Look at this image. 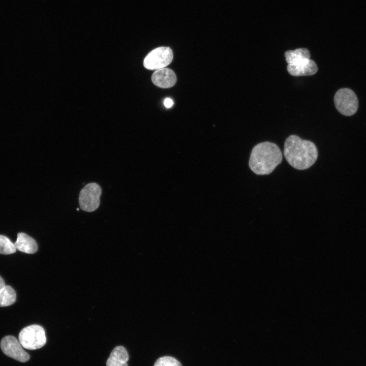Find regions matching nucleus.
<instances>
[{
  "instance_id": "nucleus-13",
  "label": "nucleus",
  "mask_w": 366,
  "mask_h": 366,
  "mask_svg": "<svg viewBox=\"0 0 366 366\" xmlns=\"http://www.w3.org/2000/svg\"><path fill=\"white\" fill-rule=\"evenodd\" d=\"M16 248L7 237L0 235V254L8 255L16 252Z\"/></svg>"
},
{
  "instance_id": "nucleus-16",
  "label": "nucleus",
  "mask_w": 366,
  "mask_h": 366,
  "mask_svg": "<svg viewBox=\"0 0 366 366\" xmlns=\"http://www.w3.org/2000/svg\"><path fill=\"white\" fill-rule=\"evenodd\" d=\"M5 286V282L3 278L0 276V289Z\"/></svg>"
},
{
  "instance_id": "nucleus-9",
  "label": "nucleus",
  "mask_w": 366,
  "mask_h": 366,
  "mask_svg": "<svg viewBox=\"0 0 366 366\" xmlns=\"http://www.w3.org/2000/svg\"><path fill=\"white\" fill-rule=\"evenodd\" d=\"M151 80L156 86L166 88L174 85L176 77L172 70L164 68L156 70L152 75Z\"/></svg>"
},
{
  "instance_id": "nucleus-3",
  "label": "nucleus",
  "mask_w": 366,
  "mask_h": 366,
  "mask_svg": "<svg viewBox=\"0 0 366 366\" xmlns=\"http://www.w3.org/2000/svg\"><path fill=\"white\" fill-rule=\"evenodd\" d=\"M309 50L304 48L288 50L285 57L288 73L293 76H311L318 71L316 63L310 59Z\"/></svg>"
},
{
  "instance_id": "nucleus-7",
  "label": "nucleus",
  "mask_w": 366,
  "mask_h": 366,
  "mask_svg": "<svg viewBox=\"0 0 366 366\" xmlns=\"http://www.w3.org/2000/svg\"><path fill=\"white\" fill-rule=\"evenodd\" d=\"M102 190L95 182L87 184L80 191L79 203L83 210L91 212L96 210L100 205Z\"/></svg>"
},
{
  "instance_id": "nucleus-2",
  "label": "nucleus",
  "mask_w": 366,
  "mask_h": 366,
  "mask_svg": "<svg viewBox=\"0 0 366 366\" xmlns=\"http://www.w3.org/2000/svg\"><path fill=\"white\" fill-rule=\"evenodd\" d=\"M282 159L281 150L277 144L263 142L252 149L249 165L251 170L257 175L269 174L281 163Z\"/></svg>"
},
{
  "instance_id": "nucleus-15",
  "label": "nucleus",
  "mask_w": 366,
  "mask_h": 366,
  "mask_svg": "<svg viewBox=\"0 0 366 366\" xmlns=\"http://www.w3.org/2000/svg\"><path fill=\"white\" fill-rule=\"evenodd\" d=\"M164 104L166 108H169L173 105V102L171 99L167 98L164 101Z\"/></svg>"
},
{
  "instance_id": "nucleus-6",
  "label": "nucleus",
  "mask_w": 366,
  "mask_h": 366,
  "mask_svg": "<svg viewBox=\"0 0 366 366\" xmlns=\"http://www.w3.org/2000/svg\"><path fill=\"white\" fill-rule=\"evenodd\" d=\"M173 59V52L170 48L160 47L150 51L145 57L143 65L148 70H157L169 65Z\"/></svg>"
},
{
  "instance_id": "nucleus-5",
  "label": "nucleus",
  "mask_w": 366,
  "mask_h": 366,
  "mask_svg": "<svg viewBox=\"0 0 366 366\" xmlns=\"http://www.w3.org/2000/svg\"><path fill=\"white\" fill-rule=\"evenodd\" d=\"M336 109L342 114L351 116L355 113L358 107V101L354 92L347 88L338 90L334 97Z\"/></svg>"
},
{
  "instance_id": "nucleus-8",
  "label": "nucleus",
  "mask_w": 366,
  "mask_h": 366,
  "mask_svg": "<svg viewBox=\"0 0 366 366\" xmlns=\"http://www.w3.org/2000/svg\"><path fill=\"white\" fill-rule=\"evenodd\" d=\"M1 348L7 356L21 362L29 359V354L24 351L16 338L12 336L4 337L1 342Z\"/></svg>"
},
{
  "instance_id": "nucleus-12",
  "label": "nucleus",
  "mask_w": 366,
  "mask_h": 366,
  "mask_svg": "<svg viewBox=\"0 0 366 366\" xmlns=\"http://www.w3.org/2000/svg\"><path fill=\"white\" fill-rule=\"evenodd\" d=\"M16 298L15 291L11 286L5 285L0 289V307H7L13 304Z\"/></svg>"
},
{
  "instance_id": "nucleus-1",
  "label": "nucleus",
  "mask_w": 366,
  "mask_h": 366,
  "mask_svg": "<svg viewBox=\"0 0 366 366\" xmlns=\"http://www.w3.org/2000/svg\"><path fill=\"white\" fill-rule=\"evenodd\" d=\"M284 155L292 167L298 170H305L316 161L318 150L312 141L291 135L285 140Z\"/></svg>"
},
{
  "instance_id": "nucleus-10",
  "label": "nucleus",
  "mask_w": 366,
  "mask_h": 366,
  "mask_svg": "<svg viewBox=\"0 0 366 366\" xmlns=\"http://www.w3.org/2000/svg\"><path fill=\"white\" fill-rule=\"evenodd\" d=\"M14 245L16 249L27 254H34L38 250L36 241L27 234L22 232L18 233Z\"/></svg>"
},
{
  "instance_id": "nucleus-4",
  "label": "nucleus",
  "mask_w": 366,
  "mask_h": 366,
  "mask_svg": "<svg viewBox=\"0 0 366 366\" xmlns=\"http://www.w3.org/2000/svg\"><path fill=\"white\" fill-rule=\"evenodd\" d=\"M18 338L22 346L28 350L40 349L45 345L46 342L44 328L36 324L23 328L20 332Z\"/></svg>"
},
{
  "instance_id": "nucleus-14",
  "label": "nucleus",
  "mask_w": 366,
  "mask_h": 366,
  "mask_svg": "<svg viewBox=\"0 0 366 366\" xmlns=\"http://www.w3.org/2000/svg\"><path fill=\"white\" fill-rule=\"evenodd\" d=\"M154 366H182L175 358L171 356H163L159 358Z\"/></svg>"
},
{
  "instance_id": "nucleus-11",
  "label": "nucleus",
  "mask_w": 366,
  "mask_h": 366,
  "mask_svg": "<svg viewBox=\"0 0 366 366\" xmlns=\"http://www.w3.org/2000/svg\"><path fill=\"white\" fill-rule=\"evenodd\" d=\"M129 355L126 349L121 346L115 347L108 358L107 366H128Z\"/></svg>"
}]
</instances>
